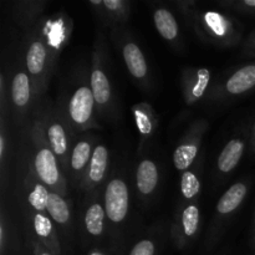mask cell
Instances as JSON below:
<instances>
[{
	"mask_svg": "<svg viewBox=\"0 0 255 255\" xmlns=\"http://www.w3.org/2000/svg\"><path fill=\"white\" fill-rule=\"evenodd\" d=\"M124 57L129 72L137 79L147 74V64L139 47L134 44H127L124 49Z\"/></svg>",
	"mask_w": 255,
	"mask_h": 255,
	"instance_id": "obj_6",
	"label": "cell"
},
{
	"mask_svg": "<svg viewBox=\"0 0 255 255\" xmlns=\"http://www.w3.org/2000/svg\"><path fill=\"white\" fill-rule=\"evenodd\" d=\"M106 214L112 222H122L128 211V191L121 179H114L109 183L105 194Z\"/></svg>",
	"mask_w": 255,
	"mask_h": 255,
	"instance_id": "obj_1",
	"label": "cell"
},
{
	"mask_svg": "<svg viewBox=\"0 0 255 255\" xmlns=\"http://www.w3.org/2000/svg\"><path fill=\"white\" fill-rule=\"evenodd\" d=\"M154 246L151 241H142L134 246L129 255H153Z\"/></svg>",
	"mask_w": 255,
	"mask_h": 255,
	"instance_id": "obj_25",
	"label": "cell"
},
{
	"mask_svg": "<svg viewBox=\"0 0 255 255\" xmlns=\"http://www.w3.org/2000/svg\"><path fill=\"white\" fill-rule=\"evenodd\" d=\"M29 79H27L26 75L20 72L14 77V81H12V99L17 106H25L29 101Z\"/></svg>",
	"mask_w": 255,
	"mask_h": 255,
	"instance_id": "obj_15",
	"label": "cell"
},
{
	"mask_svg": "<svg viewBox=\"0 0 255 255\" xmlns=\"http://www.w3.org/2000/svg\"><path fill=\"white\" fill-rule=\"evenodd\" d=\"M255 86V65L238 70L227 82V90L231 94L238 95Z\"/></svg>",
	"mask_w": 255,
	"mask_h": 255,
	"instance_id": "obj_5",
	"label": "cell"
},
{
	"mask_svg": "<svg viewBox=\"0 0 255 255\" xmlns=\"http://www.w3.org/2000/svg\"><path fill=\"white\" fill-rule=\"evenodd\" d=\"M206 21L208 26L216 32L219 36H223L226 34V21L223 17L217 12H207L206 14Z\"/></svg>",
	"mask_w": 255,
	"mask_h": 255,
	"instance_id": "obj_22",
	"label": "cell"
},
{
	"mask_svg": "<svg viewBox=\"0 0 255 255\" xmlns=\"http://www.w3.org/2000/svg\"><path fill=\"white\" fill-rule=\"evenodd\" d=\"M90 255H104V254L100 253V252H94V253H91Z\"/></svg>",
	"mask_w": 255,
	"mask_h": 255,
	"instance_id": "obj_30",
	"label": "cell"
},
{
	"mask_svg": "<svg viewBox=\"0 0 255 255\" xmlns=\"http://www.w3.org/2000/svg\"><path fill=\"white\" fill-rule=\"evenodd\" d=\"M244 144L239 139H233L224 147L218 159V168L222 172H229L238 164L243 154Z\"/></svg>",
	"mask_w": 255,
	"mask_h": 255,
	"instance_id": "obj_8",
	"label": "cell"
},
{
	"mask_svg": "<svg viewBox=\"0 0 255 255\" xmlns=\"http://www.w3.org/2000/svg\"><path fill=\"white\" fill-rule=\"evenodd\" d=\"M35 167H36V172L42 182L50 184V186L56 183L59 179V171H57L54 153L50 149H41L37 153L36 159H35Z\"/></svg>",
	"mask_w": 255,
	"mask_h": 255,
	"instance_id": "obj_3",
	"label": "cell"
},
{
	"mask_svg": "<svg viewBox=\"0 0 255 255\" xmlns=\"http://www.w3.org/2000/svg\"><path fill=\"white\" fill-rule=\"evenodd\" d=\"M104 5L107 9L119 10L122 6V1H120V0H105Z\"/></svg>",
	"mask_w": 255,
	"mask_h": 255,
	"instance_id": "obj_26",
	"label": "cell"
},
{
	"mask_svg": "<svg viewBox=\"0 0 255 255\" xmlns=\"http://www.w3.org/2000/svg\"><path fill=\"white\" fill-rule=\"evenodd\" d=\"M246 194L247 187L243 183L234 184L219 199L218 204H217V209L222 214L231 213L234 209H237V207H239V204L242 203Z\"/></svg>",
	"mask_w": 255,
	"mask_h": 255,
	"instance_id": "obj_7",
	"label": "cell"
},
{
	"mask_svg": "<svg viewBox=\"0 0 255 255\" xmlns=\"http://www.w3.org/2000/svg\"><path fill=\"white\" fill-rule=\"evenodd\" d=\"M90 152H91V147H90V144L87 142H79L76 144V147H75L74 153H72V168H84V166L87 163V161L90 158Z\"/></svg>",
	"mask_w": 255,
	"mask_h": 255,
	"instance_id": "obj_19",
	"label": "cell"
},
{
	"mask_svg": "<svg viewBox=\"0 0 255 255\" xmlns=\"http://www.w3.org/2000/svg\"><path fill=\"white\" fill-rule=\"evenodd\" d=\"M104 217L105 211L100 204H94L90 207L86 212V218H85V223H86V228L89 233L92 236H100L104 229Z\"/></svg>",
	"mask_w": 255,
	"mask_h": 255,
	"instance_id": "obj_14",
	"label": "cell"
},
{
	"mask_svg": "<svg viewBox=\"0 0 255 255\" xmlns=\"http://www.w3.org/2000/svg\"><path fill=\"white\" fill-rule=\"evenodd\" d=\"M201 188L198 178L192 172H184L182 176V193L186 198H193Z\"/></svg>",
	"mask_w": 255,
	"mask_h": 255,
	"instance_id": "obj_20",
	"label": "cell"
},
{
	"mask_svg": "<svg viewBox=\"0 0 255 255\" xmlns=\"http://www.w3.org/2000/svg\"><path fill=\"white\" fill-rule=\"evenodd\" d=\"M49 138L51 142L52 151L56 154H64L67 148L66 136L61 125L55 124L49 128Z\"/></svg>",
	"mask_w": 255,
	"mask_h": 255,
	"instance_id": "obj_17",
	"label": "cell"
},
{
	"mask_svg": "<svg viewBox=\"0 0 255 255\" xmlns=\"http://www.w3.org/2000/svg\"><path fill=\"white\" fill-rule=\"evenodd\" d=\"M209 71L207 69H201L198 71V81H197L196 86L193 89V96L194 97H202L203 96L204 91H206L207 86L209 82Z\"/></svg>",
	"mask_w": 255,
	"mask_h": 255,
	"instance_id": "obj_23",
	"label": "cell"
},
{
	"mask_svg": "<svg viewBox=\"0 0 255 255\" xmlns=\"http://www.w3.org/2000/svg\"><path fill=\"white\" fill-rule=\"evenodd\" d=\"M47 211H49L52 219L56 221L57 223H66L70 218V211L66 202L55 193H50Z\"/></svg>",
	"mask_w": 255,
	"mask_h": 255,
	"instance_id": "obj_13",
	"label": "cell"
},
{
	"mask_svg": "<svg viewBox=\"0 0 255 255\" xmlns=\"http://www.w3.org/2000/svg\"><path fill=\"white\" fill-rule=\"evenodd\" d=\"M45 60H46V51H45L44 45L40 41L32 42L26 56V65L29 71L31 74H39L44 69Z\"/></svg>",
	"mask_w": 255,
	"mask_h": 255,
	"instance_id": "obj_12",
	"label": "cell"
},
{
	"mask_svg": "<svg viewBox=\"0 0 255 255\" xmlns=\"http://www.w3.org/2000/svg\"><path fill=\"white\" fill-rule=\"evenodd\" d=\"M158 182V171L156 164L149 159H144L139 163L137 169V187L143 194H149L156 188Z\"/></svg>",
	"mask_w": 255,
	"mask_h": 255,
	"instance_id": "obj_4",
	"label": "cell"
},
{
	"mask_svg": "<svg viewBox=\"0 0 255 255\" xmlns=\"http://www.w3.org/2000/svg\"><path fill=\"white\" fill-rule=\"evenodd\" d=\"M91 87L95 101L99 104H106L110 100V84L105 74L100 70H95L91 75Z\"/></svg>",
	"mask_w": 255,
	"mask_h": 255,
	"instance_id": "obj_10",
	"label": "cell"
},
{
	"mask_svg": "<svg viewBox=\"0 0 255 255\" xmlns=\"http://www.w3.org/2000/svg\"><path fill=\"white\" fill-rule=\"evenodd\" d=\"M197 156V147L182 144L174 151L173 161L177 169H187Z\"/></svg>",
	"mask_w": 255,
	"mask_h": 255,
	"instance_id": "obj_16",
	"label": "cell"
},
{
	"mask_svg": "<svg viewBox=\"0 0 255 255\" xmlns=\"http://www.w3.org/2000/svg\"><path fill=\"white\" fill-rule=\"evenodd\" d=\"M34 224L35 231H36V233L39 234L40 237L46 238V237L50 236V233H51V222H50V219L41 216V214H37V216L35 217Z\"/></svg>",
	"mask_w": 255,
	"mask_h": 255,
	"instance_id": "obj_24",
	"label": "cell"
},
{
	"mask_svg": "<svg viewBox=\"0 0 255 255\" xmlns=\"http://www.w3.org/2000/svg\"><path fill=\"white\" fill-rule=\"evenodd\" d=\"M91 4H95V5H99V4H104V1L102 0H91Z\"/></svg>",
	"mask_w": 255,
	"mask_h": 255,
	"instance_id": "obj_29",
	"label": "cell"
},
{
	"mask_svg": "<svg viewBox=\"0 0 255 255\" xmlns=\"http://www.w3.org/2000/svg\"><path fill=\"white\" fill-rule=\"evenodd\" d=\"M199 211L196 206H189L183 212V227L184 233L188 237L193 236L198 229Z\"/></svg>",
	"mask_w": 255,
	"mask_h": 255,
	"instance_id": "obj_18",
	"label": "cell"
},
{
	"mask_svg": "<svg viewBox=\"0 0 255 255\" xmlns=\"http://www.w3.org/2000/svg\"><path fill=\"white\" fill-rule=\"evenodd\" d=\"M247 5H249V6H255V0H246Z\"/></svg>",
	"mask_w": 255,
	"mask_h": 255,
	"instance_id": "obj_28",
	"label": "cell"
},
{
	"mask_svg": "<svg viewBox=\"0 0 255 255\" xmlns=\"http://www.w3.org/2000/svg\"><path fill=\"white\" fill-rule=\"evenodd\" d=\"M50 194L45 189V187L37 184L32 193L29 196V202L36 211H44L47 209V203H49Z\"/></svg>",
	"mask_w": 255,
	"mask_h": 255,
	"instance_id": "obj_21",
	"label": "cell"
},
{
	"mask_svg": "<svg viewBox=\"0 0 255 255\" xmlns=\"http://www.w3.org/2000/svg\"><path fill=\"white\" fill-rule=\"evenodd\" d=\"M41 255H50V254H47V253H42Z\"/></svg>",
	"mask_w": 255,
	"mask_h": 255,
	"instance_id": "obj_31",
	"label": "cell"
},
{
	"mask_svg": "<svg viewBox=\"0 0 255 255\" xmlns=\"http://www.w3.org/2000/svg\"><path fill=\"white\" fill-rule=\"evenodd\" d=\"M95 97L89 87H80L70 102V115L76 124H85L90 119L94 109Z\"/></svg>",
	"mask_w": 255,
	"mask_h": 255,
	"instance_id": "obj_2",
	"label": "cell"
},
{
	"mask_svg": "<svg viewBox=\"0 0 255 255\" xmlns=\"http://www.w3.org/2000/svg\"><path fill=\"white\" fill-rule=\"evenodd\" d=\"M107 158H109V152L106 147L99 146L95 149L90 166V178L92 181L99 182L104 178L107 167Z\"/></svg>",
	"mask_w": 255,
	"mask_h": 255,
	"instance_id": "obj_11",
	"label": "cell"
},
{
	"mask_svg": "<svg viewBox=\"0 0 255 255\" xmlns=\"http://www.w3.org/2000/svg\"><path fill=\"white\" fill-rule=\"evenodd\" d=\"M2 151H4V138L0 137V156H2Z\"/></svg>",
	"mask_w": 255,
	"mask_h": 255,
	"instance_id": "obj_27",
	"label": "cell"
},
{
	"mask_svg": "<svg viewBox=\"0 0 255 255\" xmlns=\"http://www.w3.org/2000/svg\"><path fill=\"white\" fill-rule=\"evenodd\" d=\"M154 24L159 34L167 40H173L178 34V25L173 15L166 9H158L154 12Z\"/></svg>",
	"mask_w": 255,
	"mask_h": 255,
	"instance_id": "obj_9",
	"label": "cell"
}]
</instances>
